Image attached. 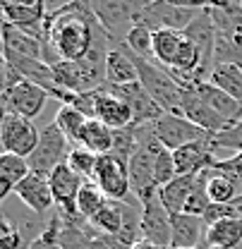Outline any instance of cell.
Returning <instances> with one entry per match:
<instances>
[{
  "label": "cell",
  "mask_w": 242,
  "mask_h": 249,
  "mask_svg": "<svg viewBox=\"0 0 242 249\" xmlns=\"http://www.w3.org/2000/svg\"><path fill=\"white\" fill-rule=\"evenodd\" d=\"M108 31L91 12L89 0H79L72 7L60 10L58 15L46 17L43 31V62L58 65V62H82L101 36Z\"/></svg>",
  "instance_id": "6da1fadb"
},
{
  "label": "cell",
  "mask_w": 242,
  "mask_h": 249,
  "mask_svg": "<svg viewBox=\"0 0 242 249\" xmlns=\"http://www.w3.org/2000/svg\"><path fill=\"white\" fill-rule=\"evenodd\" d=\"M134 62H137V70H139V82L149 91V96L166 113H178L180 115L185 87H180L173 79V74L166 67H161L156 60H147V58L134 55Z\"/></svg>",
  "instance_id": "7a4b0ae2"
},
{
  "label": "cell",
  "mask_w": 242,
  "mask_h": 249,
  "mask_svg": "<svg viewBox=\"0 0 242 249\" xmlns=\"http://www.w3.org/2000/svg\"><path fill=\"white\" fill-rule=\"evenodd\" d=\"M149 2L153 0H89V7L115 41H125Z\"/></svg>",
  "instance_id": "3957f363"
},
{
  "label": "cell",
  "mask_w": 242,
  "mask_h": 249,
  "mask_svg": "<svg viewBox=\"0 0 242 249\" xmlns=\"http://www.w3.org/2000/svg\"><path fill=\"white\" fill-rule=\"evenodd\" d=\"M70 151H72L70 139L62 134V129L56 123H48L46 127H41V139H38L34 154L27 158L31 173H38V175L48 178L58 165L67 163Z\"/></svg>",
  "instance_id": "277c9868"
},
{
  "label": "cell",
  "mask_w": 242,
  "mask_h": 249,
  "mask_svg": "<svg viewBox=\"0 0 242 249\" xmlns=\"http://www.w3.org/2000/svg\"><path fill=\"white\" fill-rule=\"evenodd\" d=\"M41 139V129L34 124V120L15 115V113H2L0 115V146L2 154H15L22 158H29Z\"/></svg>",
  "instance_id": "5b68a950"
},
{
  "label": "cell",
  "mask_w": 242,
  "mask_h": 249,
  "mask_svg": "<svg viewBox=\"0 0 242 249\" xmlns=\"http://www.w3.org/2000/svg\"><path fill=\"white\" fill-rule=\"evenodd\" d=\"M139 204H142V235H144V240L163 249H170L173 216L166 211L158 189H151V192L142 194Z\"/></svg>",
  "instance_id": "8992f818"
},
{
  "label": "cell",
  "mask_w": 242,
  "mask_h": 249,
  "mask_svg": "<svg viewBox=\"0 0 242 249\" xmlns=\"http://www.w3.org/2000/svg\"><path fill=\"white\" fill-rule=\"evenodd\" d=\"M93 182L98 185V189H101L111 201H134V199H137V196L132 194L127 163L113 154H106L98 158Z\"/></svg>",
  "instance_id": "52a82bcc"
},
{
  "label": "cell",
  "mask_w": 242,
  "mask_h": 249,
  "mask_svg": "<svg viewBox=\"0 0 242 249\" xmlns=\"http://www.w3.org/2000/svg\"><path fill=\"white\" fill-rule=\"evenodd\" d=\"M153 134L170 151H178V149L192 144V142H199V139L209 137V132H204L202 127H197L194 123H189L185 115H178V113H163L153 123Z\"/></svg>",
  "instance_id": "ba28073f"
},
{
  "label": "cell",
  "mask_w": 242,
  "mask_h": 249,
  "mask_svg": "<svg viewBox=\"0 0 242 249\" xmlns=\"http://www.w3.org/2000/svg\"><path fill=\"white\" fill-rule=\"evenodd\" d=\"M48 98H51L48 91H43L38 84L19 79L17 84L2 89V113H15V115L34 120L43 110Z\"/></svg>",
  "instance_id": "9c48e42d"
},
{
  "label": "cell",
  "mask_w": 242,
  "mask_h": 249,
  "mask_svg": "<svg viewBox=\"0 0 242 249\" xmlns=\"http://www.w3.org/2000/svg\"><path fill=\"white\" fill-rule=\"evenodd\" d=\"M199 15V10H187V7H178V5H170L166 0H153L149 2L142 15H139V24L149 27L151 31H161V29H175V31H185L194 17Z\"/></svg>",
  "instance_id": "30bf717a"
},
{
  "label": "cell",
  "mask_w": 242,
  "mask_h": 249,
  "mask_svg": "<svg viewBox=\"0 0 242 249\" xmlns=\"http://www.w3.org/2000/svg\"><path fill=\"white\" fill-rule=\"evenodd\" d=\"M15 196L38 216H51L56 199H53V189H51V180L46 175L38 173H29L19 185L15 187Z\"/></svg>",
  "instance_id": "8fae6325"
},
{
  "label": "cell",
  "mask_w": 242,
  "mask_h": 249,
  "mask_svg": "<svg viewBox=\"0 0 242 249\" xmlns=\"http://www.w3.org/2000/svg\"><path fill=\"white\" fill-rule=\"evenodd\" d=\"M113 96H118L120 101H125L132 113H134V123L137 124H147V123H156L166 110L153 101L149 91L142 87V82H132V84H120V87H106Z\"/></svg>",
  "instance_id": "7c38bea8"
},
{
  "label": "cell",
  "mask_w": 242,
  "mask_h": 249,
  "mask_svg": "<svg viewBox=\"0 0 242 249\" xmlns=\"http://www.w3.org/2000/svg\"><path fill=\"white\" fill-rule=\"evenodd\" d=\"M132 82H139L134 53L127 48L125 41L113 38L108 60H106V87H120V84H132Z\"/></svg>",
  "instance_id": "4fadbf2b"
},
{
  "label": "cell",
  "mask_w": 242,
  "mask_h": 249,
  "mask_svg": "<svg viewBox=\"0 0 242 249\" xmlns=\"http://www.w3.org/2000/svg\"><path fill=\"white\" fill-rule=\"evenodd\" d=\"M180 115H185L189 123H194L197 127H202V129L209 132V134H216V132H221V129H225V127L230 124L225 118H221L199 93L194 91V87H192V89H185Z\"/></svg>",
  "instance_id": "5bb4252c"
},
{
  "label": "cell",
  "mask_w": 242,
  "mask_h": 249,
  "mask_svg": "<svg viewBox=\"0 0 242 249\" xmlns=\"http://www.w3.org/2000/svg\"><path fill=\"white\" fill-rule=\"evenodd\" d=\"M173 156H175L178 175H202L204 170H211L213 163H216L211 137L192 142V144L182 146L178 151H173Z\"/></svg>",
  "instance_id": "9a60e30c"
},
{
  "label": "cell",
  "mask_w": 242,
  "mask_h": 249,
  "mask_svg": "<svg viewBox=\"0 0 242 249\" xmlns=\"http://www.w3.org/2000/svg\"><path fill=\"white\" fill-rule=\"evenodd\" d=\"M93 120H101L111 129H122V127H130L134 123V113H132V108L125 101H120L118 96H113L103 87V89H98V96H96Z\"/></svg>",
  "instance_id": "2e32d148"
},
{
  "label": "cell",
  "mask_w": 242,
  "mask_h": 249,
  "mask_svg": "<svg viewBox=\"0 0 242 249\" xmlns=\"http://www.w3.org/2000/svg\"><path fill=\"white\" fill-rule=\"evenodd\" d=\"M206 220L202 216L178 213L173 216V240L170 249H197L206 240Z\"/></svg>",
  "instance_id": "e0dca14e"
},
{
  "label": "cell",
  "mask_w": 242,
  "mask_h": 249,
  "mask_svg": "<svg viewBox=\"0 0 242 249\" xmlns=\"http://www.w3.org/2000/svg\"><path fill=\"white\" fill-rule=\"evenodd\" d=\"M2 51L19 55V58H34V60H43V43L41 38L31 36L19 27L2 22Z\"/></svg>",
  "instance_id": "ac0fdd59"
},
{
  "label": "cell",
  "mask_w": 242,
  "mask_h": 249,
  "mask_svg": "<svg viewBox=\"0 0 242 249\" xmlns=\"http://www.w3.org/2000/svg\"><path fill=\"white\" fill-rule=\"evenodd\" d=\"M2 22H10L22 31H27L31 36L43 41V31H46V10L41 7H24V5H10L2 2Z\"/></svg>",
  "instance_id": "d6986e66"
},
{
  "label": "cell",
  "mask_w": 242,
  "mask_h": 249,
  "mask_svg": "<svg viewBox=\"0 0 242 249\" xmlns=\"http://www.w3.org/2000/svg\"><path fill=\"white\" fill-rule=\"evenodd\" d=\"M204 245L211 249H240L242 247V216L223 218L206 228Z\"/></svg>",
  "instance_id": "ffe728a7"
},
{
  "label": "cell",
  "mask_w": 242,
  "mask_h": 249,
  "mask_svg": "<svg viewBox=\"0 0 242 249\" xmlns=\"http://www.w3.org/2000/svg\"><path fill=\"white\" fill-rule=\"evenodd\" d=\"M194 91L199 93V96L211 106L213 110H216L221 118H225L230 124L242 120V103L240 101H235L233 96H228L225 91H221L218 87H213L211 82H202V84H197Z\"/></svg>",
  "instance_id": "44dd1931"
},
{
  "label": "cell",
  "mask_w": 242,
  "mask_h": 249,
  "mask_svg": "<svg viewBox=\"0 0 242 249\" xmlns=\"http://www.w3.org/2000/svg\"><path fill=\"white\" fill-rule=\"evenodd\" d=\"M197 178L199 175H178L175 180H170L168 185H163L158 189L161 201H163V206L170 216H178V213L185 211V204H187L192 189L197 185Z\"/></svg>",
  "instance_id": "7402d4cb"
},
{
  "label": "cell",
  "mask_w": 242,
  "mask_h": 249,
  "mask_svg": "<svg viewBox=\"0 0 242 249\" xmlns=\"http://www.w3.org/2000/svg\"><path fill=\"white\" fill-rule=\"evenodd\" d=\"M182 43H185V31H175V29H161L153 31V60L158 62L161 67L170 70L178 55L182 51Z\"/></svg>",
  "instance_id": "603a6c76"
},
{
  "label": "cell",
  "mask_w": 242,
  "mask_h": 249,
  "mask_svg": "<svg viewBox=\"0 0 242 249\" xmlns=\"http://www.w3.org/2000/svg\"><path fill=\"white\" fill-rule=\"evenodd\" d=\"M31 173L29 160L15 154L0 156V196L5 199L7 194H15V187L19 185Z\"/></svg>",
  "instance_id": "cb8c5ba5"
},
{
  "label": "cell",
  "mask_w": 242,
  "mask_h": 249,
  "mask_svg": "<svg viewBox=\"0 0 242 249\" xmlns=\"http://www.w3.org/2000/svg\"><path fill=\"white\" fill-rule=\"evenodd\" d=\"M223 62L242 67V27L233 31H216L213 65H223Z\"/></svg>",
  "instance_id": "d4e9b609"
},
{
  "label": "cell",
  "mask_w": 242,
  "mask_h": 249,
  "mask_svg": "<svg viewBox=\"0 0 242 249\" xmlns=\"http://www.w3.org/2000/svg\"><path fill=\"white\" fill-rule=\"evenodd\" d=\"M113 137H115V129H111L101 120H89L84 132H82L79 146H84V149H89L98 156H106L113 151Z\"/></svg>",
  "instance_id": "484cf974"
},
{
  "label": "cell",
  "mask_w": 242,
  "mask_h": 249,
  "mask_svg": "<svg viewBox=\"0 0 242 249\" xmlns=\"http://www.w3.org/2000/svg\"><path fill=\"white\" fill-rule=\"evenodd\" d=\"M211 137V146L216 160H223V158H230L235 154H242V120L228 124L225 129L209 134Z\"/></svg>",
  "instance_id": "4316f807"
},
{
  "label": "cell",
  "mask_w": 242,
  "mask_h": 249,
  "mask_svg": "<svg viewBox=\"0 0 242 249\" xmlns=\"http://www.w3.org/2000/svg\"><path fill=\"white\" fill-rule=\"evenodd\" d=\"M213 87H218L221 91H225L228 96H233L235 101L242 103V67L223 62V65H213L211 77H209Z\"/></svg>",
  "instance_id": "83f0119b"
},
{
  "label": "cell",
  "mask_w": 242,
  "mask_h": 249,
  "mask_svg": "<svg viewBox=\"0 0 242 249\" xmlns=\"http://www.w3.org/2000/svg\"><path fill=\"white\" fill-rule=\"evenodd\" d=\"M53 123L62 129V134L70 139L72 146H79V139H82V132L89 123V118L84 113H79L74 106H60L58 113H56V120Z\"/></svg>",
  "instance_id": "f1b7e54d"
},
{
  "label": "cell",
  "mask_w": 242,
  "mask_h": 249,
  "mask_svg": "<svg viewBox=\"0 0 242 249\" xmlns=\"http://www.w3.org/2000/svg\"><path fill=\"white\" fill-rule=\"evenodd\" d=\"M206 189L211 196V204H233L240 196V187L235 185L230 178L216 173V170H206Z\"/></svg>",
  "instance_id": "f546056e"
},
{
  "label": "cell",
  "mask_w": 242,
  "mask_h": 249,
  "mask_svg": "<svg viewBox=\"0 0 242 249\" xmlns=\"http://www.w3.org/2000/svg\"><path fill=\"white\" fill-rule=\"evenodd\" d=\"M91 228L103 235H120L122 230V201H106V206L91 218Z\"/></svg>",
  "instance_id": "4dcf8cb0"
},
{
  "label": "cell",
  "mask_w": 242,
  "mask_h": 249,
  "mask_svg": "<svg viewBox=\"0 0 242 249\" xmlns=\"http://www.w3.org/2000/svg\"><path fill=\"white\" fill-rule=\"evenodd\" d=\"M62 220V218H60ZM91 223L87 220H62V230H60V245L62 249H91Z\"/></svg>",
  "instance_id": "1f68e13d"
},
{
  "label": "cell",
  "mask_w": 242,
  "mask_h": 249,
  "mask_svg": "<svg viewBox=\"0 0 242 249\" xmlns=\"http://www.w3.org/2000/svg\"><path fill=\"white\" fill-rule=\"evenodd\" d=\"M106 201H108V196L98 189L96 182H84L82 192H79V199H77V211H79V216L84 220L91 223V218L106 206Z\"/></svg>",
  "instance_id": "d6a6232c"
},
{
  "label": "cell",
  "mask_w": 242,
  "mask_h": 249,
  "mask_svg": "<svg viewBox=\"0 0 242 249\" xmlns=\"http://www.w3.org/2000/svg\"><path fill=\"white\" fill-rule=\"evenodd\" d=\"M98 158H101V156L89 151V149H84V146H72V151L67 156V165H70L84 182H93Z\"/></svg>",
  "instance_id": "836d02e7"
},
{
  "label": "cell",
  "mask_w": 242,
  "mask_h": 249,
  "mask_svg": "<svg viewBox=\"0 0 242 249\" xmlns=\"http://www.w3.org/2000/svg\"><path fill=\"white\" fill-rule=\"evenodd\" d=\"M125 43H127V48L134 53V55H139V58H147V60H153V31L149 27H144V24H134L130 34L125 36Z\"/></svg>",
  "instance_id": "e575fe53"
},
{
  "label": "cell",
  "mask_w": 242,
  "mask_h": 249,
  "mask_svg": "<svg viewBox=\"0 0 242 249\" xmlns=\"http://www.w3.org/2000/svg\"><path fill=\"white\" fill-rule=\"evenodd\" d=\"M209 206H211V196H209V189H206V170H204V173L197 178V185L192 189V194H189V199H187L182 213L204 218V213L209 211Z\"/></svg>",
  "instance_id": "d590c367"
},
{
  "label": "cell",
  "mask_w": 242,
  "mask_h": 249,
  "mask_svg": "<svg viewBox=\"0 0 242 249\" xmlns=\"http://www.w3.org/2000/svg\"><path fill=\"white\" fill-rule=\"evenodd\" d=\"M153 173H156V185L158 189L163 185H168L170 180L178 178V165H175V156L170 149H166L163 144L156 151V163H153Z\"/></svg>",
  "instance_id": "8d00e7d4"
},
{
  "label": "cell",
  "mask_w": 242,
  "mask_h": 249,
  "mask_svg": "<svg viewBox=\"0 0 242 249\" xmlns=\"http://www.w3.org/2000/svg\"><path fill=\"white\" fill-rule=\"evenodd\" d=\"M134 149H137V124L132 123L130 127L115 129V137H113V151H111V154L122 158L125 163H130V156L134 154Z\"/></svg>",
  "instance_id": "74e56055"
},
{
  "label": "cell",
  "mask_w": 242,
  "mask_h": 249,
  "mask_svg": "<svg viewBox=\"0 0 242 249\" xmlns=\"http://www.w3.org/2000/svg\"><path fill=\"white\" fill-rule=\"evenodd\" d=\"M60 230H62V220H60V216L53 211V213H51V220H48V225H46V230L34 240L31 249H62Z\"/></svg>",
  "instance_id": "f35d334b"
},
{
  "label": "cell",
  "mask_w": 242,
  "mask_h": 249,
  "mask_svg": "<svg viewBox=\"0 0 242 249\" xmlns=\"http://www.w3.org/2000/svg\"><path fill=\"white\" fill-rule=\"evenodd\" d=\"M211 170L230 178L242 192V154H235V156H230V158H223V160H216Z\"/></svg>",
  "instance_id": "ab89813d"
},
{
  "label": "cell",
  "mask_w": 242,
  "mask_h": 249,
  "mask_svg": "<svg viewBox=\"0 0 242 249\" xmlns=\"http://www.w3.org/2000/svg\"><path fill=\"white\" fill-rule=\"evenodd\" d=\"M91 249H132L127 242H122L120 237L115 235H103L98 230H91V240H89Z\"/></svg>",
  "instance_id": "60d3db41"
},
{
  "label": "cell",
  "mask_w": 242,
  "mask_h": 249,
  "mask_svg": "<svg viewBox=\"0 0 242 249\" xmlns=\"http://www.w3.org/2000/svg\"><path fill=\"white\" fill-rule=\"evenodd\" d=\"M96 96H98V89L96 91H84V93H77L72 98L70 106H74L79 113H84L89 120H93V113H96Z\"/></svg>",
  "instance_id": "b9f144b4"
},
{
  "label": "cell",
  "mask_w": 242,
  "mask_h": 249,
  "mask_svg": "<svg viewBox=\"0 0 242 249\" xmlns=\"http://www.w3.org/2000/svg\"><path fill=\"white\" fill-rule=\"evenodd\" d=\"M233 216H240L233 204H211L209 211L204 213V220H206V225H211V223H218L223 218H233Z\"/></svg>",
  "instance_id": "7bdbcfd3"
},
{
  "label": "cell",
  "mask_w": 242,
  "mask_h": 249,
  "mask_svg": "<svg viewBox=\"0 0 242 249\" xmlns=\"http://www.w3.org/2000/svg\"><path fill=\"white\" fill-rule=\"evenodd\" d=\"M74 2H79V0H46V2H43V7H46V17H51V15H58L60 10L72 7Z\"/></svg>",
  "instance_id": "ee69618b"
},
{
  "label": "cell",
  "mask_w": 242,
  "mask_h": 249,
  "mask_svg": "<svg viewBox=\"0 0 242 249\" xmlns=\"http://www.w3.org/2000/svg\"><path fill=\"white\" fill-rule=\"evenodd\" d=\"M170 5H178V7H187V10H206L209 2L206 0H166Z\"/></svg>",
  "instance_id": "f6af8a7d"
},
{
  "label": "cell",
  "mask_w": 242,
  "mask_h": 249,
  "mask_svg": "<svg viewBox=\"0 0 242 249\" xmlns=\"http://www.w3.org/2000/svg\"><path fill=\"white\" fill-rule=\"evenodd\" d=\"M2 2H10V5H24V7H41V10H46V7H43L46 0H2Z\"/></svg>",
  "instance_id": "bcb514c9"
},
{
  "label": "cell",
  "mask_w": 242,
  "mask_h": 249,
  "mask_svg": "<svg viewBox=\"0 0 242 249\" xmlns=\"http://www.w3.org/2000/svg\"><path fill=\"white\" fill-rule=\"evenodd\" d=\"M209 2V7H216V5H223V2H228V0H206Z\"/></svg>",
  "instance_id": "7dc6e473"
}]
</instances>
